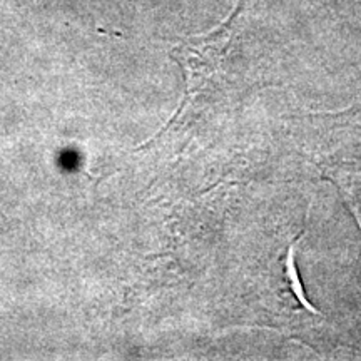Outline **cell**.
Returning a JSON list of instances; mask_svg holds the SVG:
<instances>
[{"instance_id":"6da1fadb","label":"cell","mask_w":361,"mask_h":361,"mask_svg":"<svg viewBox=\"0 0 361 361\" xmlns=\"http://www.w3.org/2000/svg\"><path fill=\"white\" fill-rule=\"evenodd\" d=\"M241 8L243 0H238L236 8L223 24L204 35L179 39L171 51V57L180 66L186 80V97L176 114L191 106L196 97L204 96L211 87H218L228 64Z\"/></svg>"},{"instance_id":"7a4b0ae2","label":"cell","mask_w":361,"mask_h":361,"mask_svg":"<svg viewBox=\"0 0 361 361\" xmlns=\"http://www.w3.org/2000/svg\"><path fill=\"white\" fill-rule=\"evenodd\" d=\"M303 234H305V231L300 234V238H296L295 241L291 243L290 247H288V255H286V269H288V274H286V278H288V284H290V291L293 293V296L296 298L298 303L303 306V308H305L306 311H311V313H316V310L313 308V306H311V305L308 303V301H306L305 293H303V290H301L300 278H298L296 266H295V247H296L298 243H300L301 239H303Z\"/></svg>"}]
</instances>
